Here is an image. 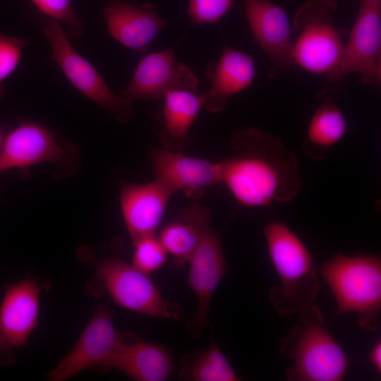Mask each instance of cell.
<instances>
[{
	"label": "cell",
	"mask_w": 381,
	"mask_h": 381,
	"mask_svg": "<svg viewBox=\"0 0 381 381\" xmlns=\"http://www.w3.org/2000/svg\"><path fill=\"white\" fill-rule=\"evenodd\" d=\"M231 147L235 153L220 161V183L238 202L265 207L297 195L299 162L279 137L257 128L243 129L232 136Z\"/></svg>",
	"instance_id": "obj_1"
},
{
	"label": "cell",
	"mask_w": 381,
	"mask_h": 381,
	"mask_svg": "<svg viewBox=\"0 0 381 381\" xmlns=\"http://www.w3.org/2000/svg\"><path fill=\"white\" fill-rule=\"evenodd\" d=\"M264 236L279 280L270 289L271 303L281 316L300 313L314 303L320 289L311 255L301 238L282 222L267 224Z\"/></svg>",
	"instance_id": "obj_2"
},
{
	"label": "cell",
	"mask_w": 381,
	"mask_h": 381,
	"mask_svg": "<svg viewBox=\"0 0 381 381\" xmlns=\"http://www.w3.org/2000/svg\"><path fill=\"white\" fill-rule=\"evenodd\" d=\"M301 322L291 328L280 346L283 356L294 360L286 372L290 381H340L349 360L332 336L320 309L313 303L300 313Z\"/></svg>",
	"instance_id": "obj_3"
},
{
	"label": "cell",
	"mask_w": 381,
	"mask_h": 381,
	"mask_svg": "<svg viewBox=\"0 0 381 381\" xmlns=\"http://www.w3.org/2000/svg\"><path fill=\"white\" fill-rule=\"evenodd\" d=\"M317 272L331 290L336 303L334 319L356 314L358 325L371 332L379 328L381 312V259L377 255L337 253Z\"/></svg>",
	"instance_id": "obj_4"
},
{
	"label": "cell",
	"mask_w": 381,
	"mask_h": 381,
	"mask_svg": "<svg viewBox=\"0 0 381 381\" xmlns=\"http://www.w3.org/2000/svg\"><path fill=\"white\" fill-rule=\"evenodd\" d=\"M336 0H307L294 16L298 36L293 44L295 65L318 74H329L339 64L349 32L338 27Z\"/></svg>",
	"instance_id": "obj_5"
},
{
	"label": "cell",
	"mask_w": 381,
	"mask_h": 381,
	"mask_svg": "<svg viewBox=\"0 0 381 381\" xmlns=\"http://www.w3.org/2000/svg\"><path fill=\"white\" fill-rule=\"evenodd\" d=\"M97 278L118 306L150 317L180 320L181 306L164 298L148 274L118 258L96 260Z\"/></svg>",
	"instance_id": "obj_6"
},
{
	"label": "cell",
	"mask_w": 381,
	"mask_h": 381,
	"mask_svg": "<svg viewBox=\"0 0 381 381\" xmlns=\"http://www.w3.org/2000/svg\"><path fill=\"white\" fill-rule=\"evenodd\" d=\"M42 31L51 47V59L73 86L119 123L128 122L133 116V100L110 90L95 68L72 47L58 21L49 19Z\"/></svg>",
	"instance_id": "obj_7"
},
{
	"label": "cell",
	"mask_w": 381,
	"mask_h": 381,
	"mask_svg": "<svg viewBox=\"0 0 381 381\" xmlns=\"http://www.w3.org/2000/svg\"><path fill=\"white\" fill-rule=\"evenodd\" d=\"M351 73H358L365 85L380 86L381 0H360L341 59L327 80L334 82Z\"/></svg>",
	"instance_id": "obj_8"
},
{
	"label": "cell",
	"mask_w": 381,
	"mask_h": 381,
	"mask_svg": "<svg viewBox=\"0 0 381 381\" xmlns=\"http://www.w3.org/2000/svg\"><path fill=\"white\" fill-rule=\"evenodd\" d=\"M49 162L60 170L75 168L76 152L50 129L33 122H23L4 138L0 150V173Z\"/></svg>",
	"instance_id": "obj_9"
},
{
	"label": "cell",
	"mask_w": 381,
	"mask_h": 381,
	"mask_svg": "<svg viewBox=\"0 0 381 381\" xmlns=\"http://www.w3.org/2000/svg\"><path fill=\"white\" fill-rule=\"evenodd\" d=\"M188 264V284L198 306L188 320L186 328L191 336L198 337L208 323L212 296L229 271L218 231L211 228L208 229Z\"/></svg>",
	"instance_id": "obj_10"
},
{
	"label": "cell",
	"mask_w": 381,
	"mask_h": 381,
	"mask_svg": "<svg viewBox=\"0 0 381 381\" xmlns=\"http://www.w3.org/2000/svg\"><path fill=\"white\" fill-rule=\"evenodd\" d=\"M245 14L254 39L270 61L268 77L286 73L295 64L284 8L270 0H246Z\"/></svg>",
	"instance_id": "obj_11"
},
{
	"label": "cell",
	"mask_w": 381,
	"mask_h": 381,
	"mask_svg": "<svg viewBox=\"0 0 381 381\" xmlns=\"http://www.w3.org/2000/svg\"><path fill=\"white\" fill-rule=\"evenodd\" d=\"M198 80L186 66L175 61L173 48L150 53L138 63L126 89L119 95L131 99L158 100L171 90L195 92Z\"/></svg>",
	"instance_id": "obj_12"
},
{
	"label": "cell",
	"mask_w": 381,
	"mask_h": 381,
	"mask_svg": "<svg viewBox=\"0 0 381 381\" xmlns=\"http://www.w3.org/2000/svg\"><path fill=\"white\" fill-rule=\"evenodd\" d=\"M121 340L111 313L99 307L70 352L49 373L47 379L62 381L94 367L104 366Z\"/></svg>",
	"instance_id": "obj_13"
},
{
	"label": "cell",
	"mask_w": 381,
	"mask_h": 381,
	"mask_svg": "<svg viewBox=\"0 0 381 381\" xmlns=\"http://www.w3.org/2000/svg\"><path fill=\"white\" fill-rule=\"evenodd\" d=\"M155 179L173 193L199 200L206 189L221 183L220 162L185 155L182 152L155 147L150 152Z\"/></svg>",
	"instance_id": "obj_14"
},
{
	"label": "cell",
	"mask_w": 381,
	"mask_h": 381,
	"mask_svg": "<svg viewBox=\"0 0 381 381\" xmlns=\"http://www.w3.org/2000/svg\"><path fill=\"white\" fill-rule=\"evenodd\" d=\"M173 191L155 179L147 183H123L119 205L128 232L134 242L155 235Z\"/></svg>",
	"instance_id": "obj_15"
},
{
	"label": "cell",
	"mask_w": 381,
	"mask_h": 381,
	"mask_svg": "<svg viewBox=\"0 0 381 381\" xmlns=\"http://www.w3.org/2000/svg\"><path fill=\"white\" fill-rule=\"evenodd\" d=\"M40 289L25 279L8 285L0 305V348L11 350L23 346L38 317Z\"/></svg>",
	"instance_id": "obj_16"
},
{
	"label": "cell",
	"mask_w": 381,
	"mask_h": 381,
	"mask_svg": "<svg viewBox=\"0 0 381 381\" xmlns=\"http://www.w3.org/2000/svg\"><path fill=\"white\" fill-rule=\"evenodd\" d=\"M102 15L110 35L125 47L144 52L169 22L146 5L135 6L122 0H111Z\"/></svg>",
	"instance_id": "obj_17"
},
{
	"label": "cell",
	"mask_w": 381,
	"mask_h": 381,
	"mask_svg": "<svg viewBox=\"0 0 381 381\" xmlns=\"http://www.w3.org/2000/svg\"><path fill=\"white\" fill-rule=\"evenodd\" d=\"M162 99L163 104L154 117L155 133L164 148L182 152L190 145L188 131L203 107V94L171 90Z\"/></svg>",
	"instance_id": "obj_18"
},
{
	"label": "cell",
	"mask_w": 381,
	"mask_h": 381,
	"mask_svg": "<svg viewBox=\"0 0 381 381\" xmlns=\"http://www.w3.org/2000/svg\"><path fill=\"white\" fill-rule=\"evenodd\" d=\"M116 369L138 381H164L173 372V360L163 346L135 341L118 344L104 369Z\"/></svg>",
	"instance_id": "obj_19"
},
{
	"label": "cell",
	"mask_w": 381,
	"mask_h": 381,
	"mask_svg": "<svg viewBox=\"0 0 381 381\" xmlns=\"http://www.w3.org/2000/svg\"><path fill=\"white\" fill-rule=\"evenodd\" d=\"M210 210L198 203L183 207L161 229L158 238L176 269L184 267L210 228Z\"/></svg>",
	"instance_id": "obj_20"
},
{
	"label": "cell",
	"mask_w": 381,
	"mask_h": 381,
	"mask_svg": "<svg viewBox=\"0 0 381 381\" xmlns=\"http://www.w3.org/2000/svg\"><path fill=\"white\" fill-rule=\"evenodd\" d=\"M255 74V63L250 55L225 46L211 71V86L203 94V107L213 114L222 111L227 99L248 87Z\"/></svg>",
	"instance_id": "obj_21"
},
{
	"label": "cell",
	"mask_w": 381,
	"mask_h": 381,
	"mask_svg": "<svg viewBox=\"0 0 381 381\" xmlns=\"http://www.w3.org/2000/svg\"><path fill=\"white\" fill-rule=\"evenodd\" d=\"M180 380L189 381H238L231 365L212 340L209 347L186 355L179 371Z\"/></svg>",
	"instance_id": "obj_22"
},
{
	"label": "cell",
	"mask_w": 381,
	"mask_h": 381,
	"mask_svg": "<svg viewBox=\"0 0 381 381\" xmlns=\"http://www.w3.org/2000/svg\"><path fill=\"white\" fill-rule=\"evenodd\" d=\"M348 129L341 110L333 103H323L313 115L307 130L312 145L327 149L338 143Z\"/></svg>",
	"instance_id": "obj_23"
},
{
	"label": "cell",
	"mask_w": 381,
	"mask_h": 381,
	"mask_svg": "<svg viewBox=\"0 0 381 381\" xmlns=\"http://www.w3.org/2000/svg\"><path fill=\"white\" fill-rule=\"evenodd\" d=\"M132 265L149 274L159 270L165 262L167 251L155 235L143 237L134 242Z\"/></svg>",
	"instance_id": "obj_24"
},
{
	"label": "cell",
	"mask_w": 381,
	"mask_h": 381,
	"mask_svg": "<svg viewBox=\"0 0 381 381\" xmlns=\"http://www.w3.org/2000/svg\"><path fill=\"white\" fill-rule=\"evenodd\" d=\"M43 13L66 25L65 33L68 39H78L84 32V26L74 12L70 0H32Z\"/></svg>",
	"instance_id": "obj_25"
},
{
	"label": "cell",
	"mask_w": 381,
	"mask_h": 381,
	"mask_svg": "<svg viewBox=\"0 0 381 381\" xmlns=\"http://www.w3.org/2000/svg\"><path fill=\"white\" fill-rule=\"evenodd\" d=\"M235 0H190L187 13L195 24L215 23L232 8Z\"/></svg>",
	"instance_id": "obj_26"
},
{
	"label": "cell",
	"mask_w": 381,
	"mask_h": 381,
	"mask_svg": "<svg viewBox=\"0 0 381 381\" xmlns=\"http://www.w3.org/2000/svg\"><path fill=\"white\" fill-rule=\"evenodd\" d=\"M27 42L0 32V97L5 92L4 82L16 69Z\"/></svg>",
	"instance_id": "obj_27"
},
{
	"label": "cell",
	"mask_w": 381,
	"mask_h": 381,
	"mask_svg": "<svg viewBox=\"0 0 381 381\" xmlns=\"http://www.w3.org/2000/svg\"><path fill=\"white\" fill-rule=\"evenodd\" d=\"M369 361L375 370L381 372V341H377L372 348L369 353Z\"/></svg>",
	"instance_id": "obj_28"
},
{
	"label": "cell",
	"mask_w": 381,
	"mask_h": 381,
	"mask_svg": "<svg viewBox=\"0 0 381 381\" xmlns=\"http://www.w3.org/2000/svg\"><path fill=\"white\" fill-rule=\"evenodd\" d=\"M3 140H4V138H3V136H2L1 131L0 130V150H1V146H2Z\"/></svg>",
	"instance_id": "obj_29"
}]
</instances>
